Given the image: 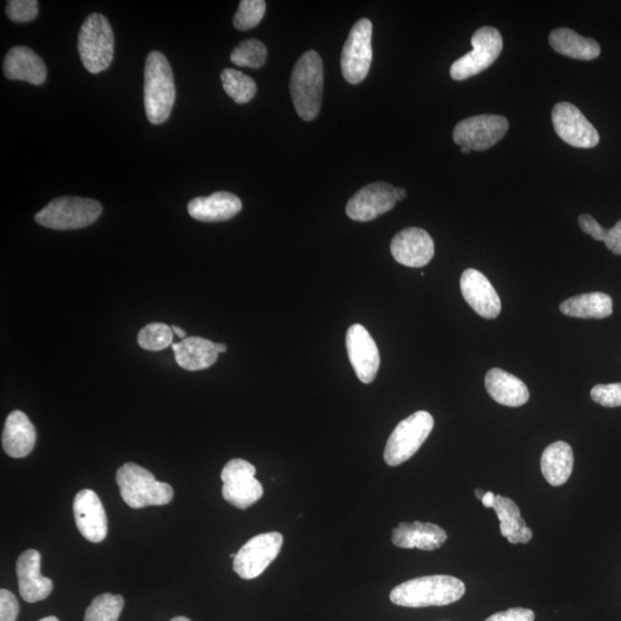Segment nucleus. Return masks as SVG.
Instances as JSON below:
<instances>
[{
	"mask_svg": "<svg viewBox=\"0 0 621 621\" xmlns=\"http://www.w3.org/2000/svg\"><path fill=\"white\" fill-rule=\"evenodd\" d=\"M434 418L431 413L418 411L401 421L389 436L385 449V462L398 466L417 454V451L431 435Z\"/></svg>",
	"mask_w": 621,
	"mask_h": 621,
	"instance_id": "7",
	"label": "nucleus"
},
{
	"mask_svg": "<svg viewBox=\"0 0 621 621\" xmlns=\"http://www.w3.org/2000/svg\"><path fill=\"white\" fill-rule=\"evenodd\" d=\"M101 203L90 198L60 197L53 199L35 216L38 225L56 230L88 227L101 217Z\"/></svg>",
	"mask_w": 621,
	"mask_h": 621,
	"instance_id": "6",
	"label": "nucleus"
},
{
	"mask_svg": "<svg viewBox=\"0 0 621 621\" xmlns=\"http://www.w3.org/2000/svg\"><path fill=\"white\" fill-rule=\"evenodd\" d=\"M574 464L570 444L558 441L550 444L541 457V471L551 486H563L570 479Z\"/></svg>",
	"mask_w": 621,
	"mask_h": 621,
	"instance_id": "26",
	"label": "nucleus"
},
{
	"mask_svg": "<svg viewBox=\"0 0 621 621\" xmlns=\"http://www.w3.org/2000/svg\"><path fill=\"white\" fill-rule=\"evenodd\" d=\"M73 513L76 527L88 541L99 543L107 536L104 506L94 490L84 489L75 496Z\"/></svg>",
	"mask_w": 621,
	"mask_h": 621,
	"instance_id": "17",
	"label": "nucleus"
},
{
	"mask_svg": "<svg viewBox=\"0 0 621 621\" xmlns=\"http://www.w3.org/2000/svg\"><path fill=\"white\" fill-rule=\"evenodd\" d=\"M324 91V64L316 51H306L294 67L290 94L297 114L305 121L318 117Z\"/></svg>",
	"mask_w": 621,
	"mask_h": 621,
	"instance_id": "3",
	"label": "nucleus"
},
{
	"mask_svg": "<svg viewBox=\"0 0 621 621\" xmlns=\"http://www.w3.org/2000/svg\"><path fill=\"white\" fill-rule=\"evenodd\" d=\"M78 48L84 68L98 74L109 68L114 56V34L103 14L92 13L82 23Z\"/></svg>",
	"mask_w": 621,
	"mask_h": 621,
	"instance_id": "5",
	"label": "nucleus"
},
{
	"mask_svg": "<svg viewBox=\"0 0 621 621\" xmlns=\"http://www.w3.org/2000/svg\"><path fill=\"white\" fill-rule=\"evenodd\" d=\"M495 497L496 495L494 493L487 492L486 495L483 496L482 501H481L483 506H485V508L487 509H490V508L493 509V505L495 503Z\"/></svg>",
	"mask_w": 621,
	"mask_h": 621,
	"instance_id": "41",
	"label": "nucleus"
},
{
	"mask_svg": "<svg viewBox=\"0 0 621 621\" xmlns=\"http://www.w3.org/2000/svg\"><path fill=\"white\" fill-rule=\"evenodd\" d=\"M236 555L235 554H230V558H235Z\"/></svg>",
	"mask_w": 621,
	"mask_h": 621,
	"instance_id": "49",
	"label": "nucleus"
},
{
	"mask_svg": "<svg viewBox=\"0 0 621 621\" xmlns=\"http://www.w3.org/2000/svg\"><path fill=\"white\" fill-rule=\"evenodd\" d=\"M171 621H191V620L189 618H186V617H175Z\"/></svg>",
	"mask_w": 621,
	"mask_h": 621,
	"instance_id": "47",
	"label": "nucleus"
},
{
	"mask_svg": "<svg viewBox=\"0 0 621 621\" xmlns=\"http://www.w3.org/2000/svg\"><path fill=\"white\" fill-rule=\"evenodd\" d=\"M256 467L247 460L236 458L230 460L221 472L222 482L242 477H255Z\"/></svg>",
	"mask_w": 621,
	"mask_h": 621,
	"instance_id": "38",
	"label": "nucleus"
},
{
	"mask_svg": "<svg viewBox=\"0 0 621 621\" xmlns=\"http://www.w3.org/2000/svg\"><path fill=\"white\" fill-rule=\"evenodd\" d=\"M396 203V188L387 182H375L352 196L345 212L352 220L367 222L393 210Z\"/></svg>",
	"mask_w": 621,
	"mask_h": 621,
	"instance_id": "13",
	"label": "nucleus"
},
{
	"mask_svg": "<svg viewBox=\"0 0 621 621\" xmlns=\"http://www.w3.org/2000/svg\"><path fill=\"white\" fill-rule=\"evenodd\" d=\"M347 350L350 363L363 383H371L377 377L380 367V352L367 329L359 324L348 329Z\"/></svg>",
	"mask_w": 621,
	"mask_h": 621,
	"instance_id": "14",
	"label": "nucleus"
},
{
	"mask_svg": "<svg viewBox=\"0 0 621 621\" xmlns=\"http://www.w3.org/2000/svg\"><path fill=\"white\" fill-rule=\"evenodd\" d=\"M124 605L120 595H99L89 605L84 621H118Z\"/></svg>",
	"mask_w": 621,
	"mask_h": 621,
	"instance_id": "32",
	"label": "nucleus"
},
{
	"mask_svg": "<svg viewBox=\"0 0 621 621\" xmlns=\"http://www.w3.org/2000/svg\"><path fill=\"white\" fill-rule=\"evenodd\" d=\"M579 225L582 232L592 236L595 241L604 242L607 249L621 256V220L615 227L605 229L590 214L584 213L579 217Z\"/></svg>",
	"mask_w": 621,
	"mask_h": 621,
	"instance_id": "31",
	"label": "nucleus"
},
{
	"mask_svg": "<svg viewBox=\"0 0 621 621\" xmlns=\"http://www.w3.org/2000/svg\"><path fill=\"white\" fill-rule=\"evenodd\" d=\"M405 197H406V190L404 188H396L397 202L403 201Z\"/></svg>",
	"mask_w": 621,
	"mask_h": 621,
	"instance_id": "43",
	"label": "nucleus"
},
{
	"mask_svg": "<svg viewBox=\"0 0 621 621\" xmlns=\"http://www.w3.org/2000/svg\"><path fill=\"white\" fill-rule=\"evenodd\" d=\"M508 130L509 121L502 115L482 114L458 122L452 138L460 148L485 151L500 142Z\"/></svg>",
	"mask_w": 621,
	"mask_h": 621,
	"instance_id": "10",
	"label": "nucleus"
},
{
	"mask_svg": "<svg viewBox=\"0 0 621 621\" xmlns=\"http://www.w3.org/2000/svg\"><path fill=\"white\" fill-rule=\"evenodd\" d=\"M490 397L498 404L518 408L529 400V390L525 383L500 368H492L485 379Z\"/></svg>",
	"mask_w": 621,
	"mask_h": 621,
	"instance_id": "24",
	"label": "nucleus"
},
{
	"mask_svg": "<svg viewBox=\"0 0 621 621\" xmlns=\"http://www.w3.org/2000/svg\"><path fill=\"white\" fill-rule=\"evenodd\" d=\"M173 335L172 327L161 324V322H153L141 329L137 342L144 350L160 351L173 344Z\"/></svg>",
	"mask_w": 621,
	"mask_h": 621,
	"instance_id": "34",
	"label": "nucleus"
},
{
	"mask_svg": "<svg viewBox=\"0 0 621 621\" xmlns=\"http://www.w3.org/2000/svg\"><path fill=\"white\" fill-rule=\"evenodd\" d=\"M549 43L559 55L577 60H594L601 55V46L593 38H585L569 28L552 30Z\"/></svg>",
	"mask_w": 621,
	"mask_h": 621,
	"instance_id": "25",
	"label": "nucleus"
},
{
	"mask_svg": "<svg viewBox=\"0 0 621 621\" xmlns=\"http://www.w3.org/2000/svg\"><path fill=\"white\" fill-rule=\"evenodd\" d=\"M590 397L605 408H618L621 406V383L597 385L590 391Z\"/></svg>",
	"mask_w": 621,
	"mask_h": 621,
	"instance_id": "37",
	"label": "nucleus"
},
{
	"mask_svg": "<svg viewBox=\"0 0 621 621\" xmlns=\"http://www.w3.org/2000/svg\"><path fill=\"white\" fill-rule=\"evenodd\" d=\"M535 613L533 610L524 608H513L506 611L495 613L486 621H534Z\"/></svg>",
	"mask_w": 621,
	"mask_h": 621,
	"instance_id": "40",
	"label": "nucleus"
},
{
	"mask_svg": "<svg viewBox=\"0 0 621 621\" xmlns=\"http://www.w3.org/2000/svg\"><path fill=\"white\" fill-rule=\"evenodd\" d=\"M559 309L572 318L604 319L611 316L613 305L609 295L590 293L566 299Z\"/></svg>",
	"mask_w": 621,
	"mask_h": 621,
	"instance_id": "27",
	"label": "nucleus"
},
{
	"mask_svg": "<svg viewBox=\"0 0 621 621\" xmlns=\"http://www.w3.org/2000/svg\"><path fill=\"white\" fill-rule=\"evenodd\" d=\"M221 82L226 94L237 104H247L257 94L256 82L236 69H224Z\"/></svg>",
	"mask_w": 621,
	"mask_h": 621,
	"instance_id": "29",
	"label": "nucleus"
},
{
	"mask_svg": "<svg viewBox=\"0 0 621 621\" xmlns=\"http://www.w3.org/2000/svg\"><path fill=\"white\" fill-rule=\"evenodd\" d=\"M4 74L7 79L26 81L41 86L46 80V66L40 56L27 46H14L4 60Z\"/></svg>",
	"mask_w": 621,
	"mask_h": 621,
	"instance_id": "20",
	"label": "nucleus"
},
{
	"mask_svg": "<svg viewBox=\"0 0 621 621\" xmlns=\"http://www.w3.org/2000/svg\"><path fill=\"white\" fill-rule=\"evenodd\" d=\"M264 495L262 483L255 477H242L229 480L222 487V496L225 501L237 509L250 508Z\"/></svg>",
	"mask_w": 621,
	"mask_h": 621,
	"instance_id": "28",
	"label": "nucleus"
},
{
	"mask_svg": "<svg viewBox=\"0 0 621 621\" xmlns=\"http://www.w3.org/2000/svg\"><path fill=\"white\" fill-rule=\"evenodd\" d=\"M40 621H59V620L56 617L50 616V617H45L41 619Z\"/></svg>",
	"mask_w": 621,
	"mask_h": 621,
	"instance_id": "46",
	"label": "nucleus"
},
{
	"mask_svg": "<svg viewBox=\"0 0 621 621\" xmlns=\"http://www.w3.org/2000/svg\"><path fill=\"white\" fill-rule=\"evenodd\" d=\"M466 592L462 580L450 575H429L403 582L390 593V601L404 608L444 607Z\"/></svg>",
	"mask_w": 621,
	"mask_h": 621,
	"instance_id": "1",
	"label": "nucleus"
},
{
	"mask_svg": "<svg viewBox=\"0 0 621 621\" xmlns=\"http://www.w3.org/2000/svg\"><path fill=\"white\" fill-rule=\"evenodd\" d=\"M19 603L10 590H0V621H17Z\"/></svg>",
	"mask_w": 621,
	"mask_h": 621,
	"instance_id": "39",
	"label": "nucleus"
},
{
	"mask_svg": "<svg viewBox=\"0 0 621 621\" xmlns=\"http://www.w3.org/2000/svg\"><path fill=\"white\" fill-rule=\"evenodd\" d=\"M493 509L501 523V534L508 541L515 538L521 529L527 527L525 520L521 518L518 505L511 498L496 495Z\"/></svg>",
	"mask_w": 621,
	"mask_h": 621,
	"instance_id": "30",
	"label": "nucleus"
},
{
	"mask_svg": "<svg viewBox=\"0 0 621 621\" xmlns=\"http://www.w3.org/2000/svg\"><path fill=\"white\" fill-rule=\"evenodd\" d=\"M473 50L459 58L450 68L451 78L464 81L492 66L503 50V38L493 27H482L471 40Z\"/></svg>",
	"mask_w": 621,
	"mask_h": 621,
	"instance_id": "8",
	"label": "nucleus"
},
{
	"mask_svg": "<svg viewBox=\"0 0 621 621\" xmlns=\"http://www.w3.org/2000/svg\"><path fill=\"white\" fill-rule=\"evenodd\" d=\"M462 152L464 153V155H470V153L472 152L471 149L469 148H462Z\"/></svg>",
	"mask_w": 621,
	"mask_h": 621,
	"instance_id": "48",
	"label": "nucleus"
},
{
	"mask_svg": "<svg viewBox=\"0 0 621 621\" xmlns=\"http://www.w3.org/2000/svg\"><path fill=\"white\" fill-rule=\"evenodd\" d=\"M460 289L467 304L485 319H495L502 310L501 298L492 283L477 270L469 268L460 279Z\"/></svg>",
	"mask_w": 621,
	"mask_h": 621,
	"instance_id": "16",
	"label": "nucleus"
},
{
	"mask_svg": "<svg viewBox=\"0 0 621 621\" xmlns=\"http://www.w3.org/2000/svg\"><path fill=\"white\" fill-rule=\"evenodd\" d=\"M241 210V199L226 191L194 198L188 205L190 216L203 222L226 221L237 216Z\"/></svg>",
	"mask_w": 621,
	"mask_h": 621,
	"instance_id": "21",
	"label": "nucleus"
},
{
	"mask_svg": "<svg viewBox=\"0 0 621 621\" xmlns=\"http://www.w3.org/2000/svg\"><path fill=\"white\" fill-rule=\"evenodd\" d=\"M552 124L556 134L571 147L592 149L600 143V135L577 106L558 103L552 110Z\"/></svg>",
	"mask_w": 621,
	"mask_h": 621,
	"instance_id": "12",
	"label": "nucleus"
},
{
	"mask_svg": "<svg viewBox=\"0 0 621 621\" xmlns=\"http://www.w3.org/2000/svg\"><path fill=\"white\" fill-rule=\"evenodd\" d=\"M390 251L398 264L414 268L424 267L434 257V241L426 230L410 227L395 235Z\"/></svg>",
	"mask_w": 621,
	"mask_h": 621,
	"instance_id": "15",
	"label": "nucleus"
},
{
	"mask_svg": "<svg viewBox=\"0 0 621 621\" xmlns=\"http://www.w3.org/2000/svg\"><path fill=\"white\" fill-rule=\"evenodd\" d=\"M117 483L122 500L133 509L166 505L174 497L171 485L158 481L150 471L134 463L120 467Z\"/></svg>",
	"mask_w": 621,
	"mask_h": 621,
	"instance_id": "4",
	"label": "nucleus"
},
{
	"mask_svg": "<svg viewBox=\"0 0 621 621\" xmlns=\"http://www.w3.org/2000/svg\"><path fill=\"white\" fill-rule=\"evenodd\" d=\"M176 363L184 370L203 371L217 363L219 352L216 343L203 337H186L180 343L172 344Z\"/></svg>",
	"mask_w": 621,
	"mask_h": 621,
	"instance_id": "23",
	"label": "nucleus"
},
{
	"mask_svg": "<svg viewBox=\"0 0 621 621\" xmlns=\"http://www.w3.org/2000/svg\"><path fill=\"white\" fill-rule=\"evenodd\" d=\"M266 11L264 0H242L237 10L233 25L237 30L245 32L255 28L263 20Z\"/></svg>",
	"mask_w": 621,
	"mask_h": 621,
	"instance_id": "35",
	"label": "nucleus"
},
{
	"mask_svg": "<svg viewBox=\"0 0 621 621\" xmlns=\"http://www.w3.org/2000/svg\"><path fill=\"white\" fill-rule=\"evenodd\" d=\"M3 448L12 458L27 457L36 443V429L32 421L21 411H13L7 417L3 437Z\"/></svg>",
	"mask_w": 621,
	"mask_h": 621,
	"instance_id": "22",
	"label": "nucleus"
},
{
	"mask_svg": "<svg viewBox=\"0 0 621 621\" xmlns=\"http://www.w3.org/2000/svg\"><path fill=\"white\" fill-rule=\"evenodd\" d=\"M172 68L163 53H149L144 71V105L152 125H161L170 117L175 103Z\"/></svg>",
	"mask_w": 621,
	"mask_h": 621,
	"instance_id": "2",
	"label": "nucleus"
},
{
	"mask_svg": "<svg viewBox=\"0 0 621 621\" xmlns=\"http://www.w3.org/2000/svg\"><path fill=\"white\" fill-rule=\"evenodd\" d=\"M216 348L219 354H224L227 351V345L224 343H216Z\"/></svg>",
	"mask_w": 621,
	"mask_h": 621,
	"instance_id": "44",
	"label": "nucleus"
},
{
	"mask_svg": "<svg viewBox=\"0 0 621 621\" xmlns=\"http://www.w3.org/2000/svg\"><path fill=\"white\" fill-rule=\"evenodd\" d=\"M172 329H173V333L176 336H179L180 339H182V340L186 339L187 334H186V332L183 331V329H181L180 327H176V326H172Z\"/></svg>",
	"mask_w": 621,
	"mask_h": 621,
	"instance_id": "42",
	"label": "nucleus"
},
{
	"mask_svg": "<svg viewBox=\"0 0 621 621\" xmlns=\"http://www.w3.org/2000/svg\"><path fill=\"white\" fill-rule=\"evenodd\" d=\"M372 22L362 19L352 27L341 57L344 79L351 84H358L366 79L373 60Z\"/></svg>",
	"mask_w": 621,
	"mask_h": 621,
	"instance_id": "9",
	"label": "nucleus"
},
{
	"mask_svg": "<svg viewBox=\"0 0 621 621\" xmlns=\"http://www.w3.org/2000/svg\"><path fill=\"white\" fill-rule=\"evenodd\" d=\"M267 59V49L263 42L251 38L243 41L233 50L230 55L232 63L239 67L260 68Z\"/></svg>",
	"mask_w": 621,
	"mask_h": 621,
	"instance_id": "33",
	"label": "nucleus"
},
{
	"mask_svg": "<svg viewBox=\"0 0 621 621\" xmlns=\"http://www.w3.org/2000/svg\"><path fill=\"white\" fill-rule=\"evenodd\" d=\"M391 540L398 548L433 551L447 542L448 534L440 526L414 521L401 523L394 528Z\"/></svg>",
	"mask_w": 621,
	"mask_h": 621,
	"instance_id": "19",
	"label": "nucleus"
},
{
	"mask_svg": "<svg viewBox=\"0 0 621 621\" xmlns=\"http://www.w3.org/2000/svg\"><path fill=\"white\" fill-rule=\"evenodd\" d=\"M40 551L29 549L20 555L17 562V577L20 595L28 603L45 600L52 593L51 579L41 573Z\"/></svg>",
	"mask_w": 621,
	"mask_h": 621,
	"instance_id": "18",
	"label": "nucleus"
},
{
	"mask_svg": "<svg viewBox=\"0 0 621 621\" xmlns=\"http://www.w3.org/2000/svg\"><path fill=\"white\" fill-rule=\"evenodd\" d=\"M6 14L14 22L33 21L38 14L36 0H10L7 2Z\"/></svg>",
	"mask_w": 621,
	"mask_h": 621,
	"instance_id": "36",
	"label": "nucleus"
},
{
	"mask_svg": "<svg viewBox=\"0 0 621 621\" xmlns=\"http://www.w3.org/2000/svg\"><path fill=\"white\" fill-rule=\"evenodd\" d=\"M283 546V536L278 532L259 534L237 552L233 569L244 580H252L264 573Z\"/></svg>",
	"mask_w": 621,
	"mask_h": 621,
	"instance_id": "11",
	"label": "nucleus"
},
{
	"mask_svg": "<svg viewBox=\"0 0 621 621\" xmlns=\"http://www.w3.org/2000/svg\"><path fill=\"white\" fill-rule=\"evenodd\" d=\"M475 495H477L478 500L482 501V498L486 495V492H483L482 489H477L475 490Z\"/></svg>",
	"mask_w": 621,
	"mask_h": 621,
	"instance_id": "45",
	"label": "nucleus"
}]
</instances>
